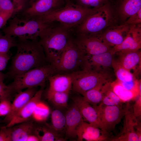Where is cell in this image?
Returning <instances> with one entry per match:
<instances>
[{"label": "cell", "mask_w": 141, "mask_h": 141, "mask_svg": "<svg viewBox=\"0 0 141 141\" xmlns=\"http://www.w3.org/2000/svg\"><path fill=\"white\" fill-rule=\"evenodd\" d=\"M48 80L49 86L47 91L69 93L72 89V81L69 73L55 74Z\"/></svg>", "instance_id": "obj_23"}, {"label": "cell", "mask_w": 141, "mask_h": 141, "mask_svg": "<svg viewBox=\"0 0 141 141\" xmlns=\"http://www.w3.org/2000/svg\"><path fill=\"white\" fill-rule=\"evenodd\" d=\"M69 74L72 79V89L82 95L90 90L111 81L112 76L109 71L94 72L81 69Z\"/></svg>", "instance_id": "obj_7"}, {"label": "cell", "mask_w": 141, "mask_h": 141, "mask_svg": "<svg viewBox=\"0 0 141 141\" xmlns=\"http://www.w3.org/2000/svg\"><path fill=\"white\" fill-rule=\"evenodd\" d=\"M141 123L138 121L137 124L136 125L135 127L136 132L138 137L139 141H141Z\"/></svg>", "instance_id": "obj_44"}, {"label": "cell", "mask_w": 141, "mask_h": 141, "mask_svg": "<svg viewBox=\"0 0 141 141\" xmlns=\"http://www.w3.org/2000/svg\"><path fill=\"white\" fill-rule=\"evenodd\" d=\"M93 107L97 113L101 129L109 134L115 129L124 116V107L122 106V104L108 106L100 103Z\"/></svg>", "instance_id": "obj_9"}, {"label": "cell", "mask_w": 141, "mask_h": 141, "mask_svg": "<svg viewBox=\"0 0 141 141\" xmlns=\"http://www.w3.org/2000/svg\"><path fill=\"white\" fill-rule=\"evenodd\" d=\"M69 29L53 24L40 36L39 41L48 63L54 66L59 59L71 38Z\"/></svg>", "instance_id": "obj_2"}, {"label": "cell", "mask_w": 141, "mask_h": 141, "mask_svg": "<svg viewBox=\"0 0 141 141\" xmlns=\"http://www.w3.org/2000/svg\"><path fill=\"white\" fill-rule=\"evenodd\" d=\"M12 141H26L36 129L32 120H29L11 127Z\"/></svg>", "instance_id": "obj_24"}, {"label": "cell", "mask_w": 141, "mask_h": 141, "mask_svg": "<svg viewBox=\"0 0 141 141\" xmlns=\"http://www.w3.org/2000/svg\"><path fill=\"white\" fill-rule=\"evenodd\" d=\"M6 75L0 72V81H3Z\"/></svg>", "instance_id": "obj_46"}, {"label": "cell", "mask_w": 141, "mask_h": 141, "mask_svg": "<svg viewBox=\"0 0 141 141\" xmlns=\"http://www.w3.org/2000/svg\"><path fill=\"white\" fill-rule=\"evenodd\" d=\"M11 103L8 100L0 101V116H5L9 112L11 108Z\"/></svg>", "instance_id": "obj_38"}, {"label": "cell", "mask_w": 141, "mask_h": 141, "mask_svg": "<svg viewBox=\"0 0 141 141\" xmlns=\"http://www.w3.org/2000/svg\"><path fill=\"white\" fill-rule=\"evenodd\" d=\"M117 80L119 81L127 82L136 78L134 75L121 65L114 58L112 64Z\"/></svg>", "instance_id": "obj_29"}, {"label": "cell", "mask_w": 141, "mask_h": 141, "mask_svg": "<svg viewBox=\"0 0 141 141\" xmlns=\"http://www.w3.org/2000/svg\"><path fill=\"white\" fill-rule=\"evenodd\" d=\"M124 119L123 129L117 136L112 138V141H139L135 127L138 121L133 114L132 105L127 103L124 107Z\"/></svg>", "instance_id": "obj_14"}, {"label": "cell", "mask_w": 141, "mask_h": 141, "mask_svg": "<svg viewBox=\"0 0 141 141\" xmlns=\"http://www.w3.org/2000/svg\"><path fill=\"white\" fill-rule=\"evenodd\" d=\"M73 100L79 109L84 121L101 129L98 115L94 108L84 100L82 97L76 96L74 97Z\"/></svg>", "instance_id": "obj_22"}, {"label": "cell", "mask_w": 141, "mask_h": 141, "mask_svg": "<svg viewBox=\"0 0 141 141\" xmlns=\"http://www.w3.org/2000/svg\"><path fill=\"white\" fill-rule=\"evenodd\" d=\"M111 85L113 91L124 102L135 99L139 93L126 89L117 79L111 81Z\"/></svg>", "instance_id": "obj_25"}, {"label": "cell", "mask_w": 141, "mask_h": 141, "mask_svg": "<svg viewBox=\"0 0 141 141\" xmlns=\"http://www.w3.org/2000/svg\"><path fill=\"white\" fill-rule=\"evenodd\" d=\"M109 134L98 127L83 121L77 130V138L78 141H104L110 140Z\"/></svg>", "instance_id": "obj_17"}, {"label": "cell", "mask_w": 141, "mask_h": 141, "mask_svg": "<svg viewBox=\"0 0 141 141\" xmlns=\"http://www.w3.org/2000/svg\"><path fill=\"white\" fill-rule=\"evenodd\" d=\"M96 9L86 8L69 1L62 7L36 17L45 23L59 22L61 25L70 29L81 24Z\"/></svg>", "instance_id": "obj_3"}, {"label": "cell", "mask_w": 141, "mask_h": 141, "mask_svg": "<svg viewBox=\"0 0 141 141\" xmlns=\"http://www.w3.org/2000/svg\"><path fill=\"white\" fill-rule=\"evenodd\" d=\"M50 113L49 108L41 102L37 105L33 115L38 120L43 121L46 119Z\"/></svg>", "instance_id": "obj_33"}, {"label": "cell", "mask_w": 141, "mask_h": 141, "mask_svg": "<svg viewBox=\"0 0 141 141\" xmlns=\"http://www.w3.org/2000/svg\"><path fill=\"white\" fill-rule=\"evenodd\" d=\"M69 93L47 91V99L55 106L59 107H66Z\"/></svg>", "instance_id": "obj_26"}, {"label": "cell", "mask_w": 141, "mask_h": 141, "mask_svg": "<svg viewBox=\"0 0 141 141\" xmlns=\"http://www.w3.org/2000/svg\"><path fill=\"white\" fill-rule=\"evenodd\" d=\"M16 12L15 6L11 0H0V12Z\"/></svg>", "instance_id": "obj_36"}, {"label": "cell", "mask_w": 141, "mask_h": 141, "mask_svg": "<svg viewBox=\"0 0 141 141\" xmlns=\"http://www.w3.org/2000/svg\"><path fill=\"white\" fill-rule=\"evenodd\" d=\"M18 92L12 103L10 110L3 120L8 123L20 109L32 98L37 91L36 87L29 88Z\"/></svg>", "instance_id": "obj_20"}, {"label": "cell", "mask_w": 141, "mask_h": 141, "mask_svg": "<svg viewBox=\"0 0 141 141\" xmlns=\"http://www.w3.org/2000/svg\"><path fill=\"white\" fill-rule=\"evenodd\" d=\"M64 0H37L26 9L24 16L36 17L46 15L64 6Z\"/></svg>", "instance_id": "obj_16"}, {"label": "cell", "mask_w": 141, "mask_h": 141, "mask_svg": "<svg viewBox=\"0 0 141 141\" xmlns=\"http://www.w3.org/2000/svg\"><path fill=\"white\" fill-rule=\"evenodd\" d=\"M0 141H12L10 127L5 126L0 128Z\"/></svg>", "instance_id": "obj_37"}, {"label": "cell", "mask_w": 141, "mask_h": 141, "mask_svg": "<svg viewBox=\"0 0 141 141\" xmlns=\"http://www.w3.org/2000/svg\"><path fill=\"white\" fill-rule=\"evenodd\" d=\"M14 14L13 12H0V29L6 24L7 21Z\"/></svg>", "instance_id": "obj_42"}, {"label": "cell", "mask_w": 141, "mask_h": 141, "mask_svg": "<svg viewBox=\"0 0 141 141\" xmlns=\"http://www.w3.org/2000/svg\"><path fill=\"white\" fill-rule=\"evenodd\" d=\"M74 40L84 55L102 54L110 51L112 48L104 44L92 35L77 33Z\"/></svg>", "instance_id": "obj_10"}, {"label": "cell", "mask_w": 141, "mask_h": 141, "mask_svg": "<svg viewBox=\"0 0 141 141\" xmlns=\"http://www.w3.org/2000/svg\"><path fill=\"white\" fill-rule=\"evenodd\" d=\"M43 132L42 136L38 137L41 141H64V139L58 133L55 131L50 125H46L39 128Z\"/></svg>", "instance_id": "obj_30"}, {"label": "cell", "mask_w": 141, "mask_h": 141, "mask_svg": "<svg viewBox=\"0 0 141 141\" xmlns=\"http://www.w3.org/2000/svg\"><path fill=\"white\" fill-rule=\"evenodd\" d=\"M16 52L12 57L8 75L11 77L32 69L49 64L39 41L19 40L16 46Z\"/></svg>", "instance_id": "obj_1"}, {"label": "cell", "mask_w": 141, "mask_h": 141, "mask_svg": "<svg viewBox=\"0 0 141 141\" xmlns=\"http://www.w3.org/2000/svg\"><path fill=\"white\" fill-rule=\"evenodd\" d=\"M76 4L88 8L97 9L108 3L109 0H76Z\"/></svg>", "instance_id": "obj_32"}, {"label": "cell", "mask_w": 141, "mask_h": 141, "mask_svg": "<svg viewBox=\"0 0 141 141\" xmlns=\"http://www.w3.org/2000/svg\"><path fill=\"white\" fill-rule=\"evenodd\" d=\"M84 55L71 37L59 59L54 66L58 73H71L81 67Z\"/></svg>", "instance_id": "obj_8"}, {"label": "cell", "mask_w": 141, "mask_h": 141, "mask_svg": "<svg viewBox=\"0 0 141 141\" xmlns=\"http://www.w3.org/2000/svg\"><path fill=\"white\" fill-rule=\"evenodd\" d=\"M39 141L38 137L35 134L31 135L28 138L26 141Z\"/></svg>", "instance_id": "obj_45"}, {"label": "cell", "mask_w": 141, "mask_h": 141, "mask_svg": "<svg viewBox=\"0 0 141 141\" xmlns=\"http://www.w3.org/2000/svg\"><path fill=\"white\" fill-rule=\"evenodd\" d=\"M125 24L129 25H135L141 24V9L130 17Z\"/></svg>", "instance_id": "obj_39"}, {"label": "cell", "mask_w": 141, "mask_h": 141, "mask_svg": "<svg viewBox=\"0 0 141 141\" xmlns=\"http://www.w3.org/2000/svg\"><path fill=\"white\" fill-rule=\"evenodd\" d=\"M130 25L124 24L110 26L99 33L94 35L103 43L113 47L121 44L126 37Z\"/></svg>", "instance_id": "obj_11"}, {"label": "cell", "mask_w": 141, "mask_h": 141, "mask_svg": "<svg viewBox=\"0 0 141 141\" xmlns=\"http://www.w3.org/2000/svg\"><path fill=\"white\" fill-rule=\"evenodd\" d=\"M102 86L93 88L84 93L82 95L84 99L93 107L98 105L104 96L101 90Z\"/></svg>", "instance_id": "obj_27"}, {"label": "cell", "mask_w": 141, "mask_h": 141, "mask_svg": "<svg viewBox=\"0 0 141 141\" xmlns=\"http://www.w3.org/2000/svg\"><path fill=\"white\" fill-rule=\"evenodd\" d=\"M65 116L64 131L66 136L70 139L77 138V128L84 120L79 109L74 103L69 108Z\"/></svg>", "instance_id": "obj_19"}, {"label": "cell", "mask_w": 141, "mask_h": 141, "mask_svg": "<svg viewBox=\"0 0 141 141\" xmlns=\"http://www.w3.org/2000/svg\"><path fill=\"white\" fill-rule=\"evenodd\" d=\"M15 38L0 33V53H8L11 48L16 46Z\"/></svg>", "instance_id": "obj_31"}, {"label": "cell", "mask_w": 141, "mask_h": 141, "mask_svg": "<svg viewBox=\"0 0 141 141\" xmlns=\"http://www.w3.org/2000/svg\"><path fill=\"white\" fill-rule=\"evenodd\" d=\"M116 24L118 25L116 20L109 2L97 9L77 27V33L96 35Z\"/></svg>", "instance_id": "obj_5"}, {"label": "cell", "mask_w": 141, "mask_h": 141, "mask_svg": "<svg viewBox=\"0 0 141 141\" xmlns=\"http://www.w3.org/2000/svg\"><path fill=\"white\" fill-rule=\"evenodd\" d=\"M118 25L125 24L131 16L141 9V0H109Z\"/></svg>", "instance_id": "obj_12"}, {"label": "cell", "mask_w": 141, "mask_h": 141, "mask_svg": "<svg viewBox=\"0 0 141 141\" xmlns=\"http://www.w3.org/2000/svg\"><path fill=\"white\" fill-rule=\"evenodd\" d=\"M13 93L10 85H6L3 81H0V101L4 100L10 101Z\"/></svg>", "instance_id": "obj_34"}, {"label": "cell", "mask_w": 141, "mask_h": 141, "mask_svg": "<svg viewBox=\"0 0 141 141\" xmlns=\"http://www.w3.org/2000/svg\"><path fill=\"white\" fill-rule=\"evenodd\" d=\"M64 1H66V2L70 1L69 0H64Z\"/></svg>", "instance_id": "obj_48"}, {"label": "cell", "mask_w": 141, "mask_h": 141, "mask_svg": "<svg viewBox=\"0 0 141 141\" xmlns=\"http://www.w3.org/2000/svg\"><path fill=\"white\" fill-rule=\"evenodd\" d=\"M51 127L55 131L59 133L65 130L66 125L65 115L58 109L53 110L51 113Z\"/></svg>", "instance_id": "obj_28"}, {"label": "cell", "mask_w": 141, "mask_h": 141, "mask_svg": "<svg viewBox=\"0 0 141 141\" xmlns=\"http://www.w3.org/2000/svg\"><path fill=\"white\" fill-rule=\"evenodd\" d=\"M43 91L42 88L37 91L32 98L20 109L5 126L11 127L30 120L33 115L37 105L41 102Z\"/></svg>", "instance_id": "obj_18"}, {"label": "cell", "mask_w": 141, "mask_h": 141, "mask_svg": "<svg viewBox=\"0 0 141 141\" xmlns=\"http://www.w3.org/2000/svg\"><path fill=\"white\" fill-rule=\"evenodd\" d=\"M116 53L119 55L116 60L123 67L130 72L140 69L141 52L140 49L133 51L119 52Z\"/></svg>", "instance_id": "obj_21"}, {"label": "cell", "mask_w": 141, "mask_h": 141, "mask_svg": "<svg viewBox=\"0 0 141 141\" xmlns=\"http://www.w3.org/2000/svg\"><path fill=\"white\" fill-rule=\"evenodd\" d=\"M57 73L55 67L49 64L32 69L16 76L9 85L14 93L19 92L29 88L39 86L43 87L50 77Z\"/></svg>", "instance_id": "obj_6"}, {"label": "cell", "mask_w": 141, "mask_h": 141, "mask_svg": "<svg viewBox=\"0 0 141 141\" xmlns=\"http://www.w3.org/2000/svg\"><path fill=\"white\" fill-rule=\"evenodd\" d=\"M141 48V24L130 25L128 34L120 44L113 47L111 51L114 54L119 52L137 51Z\"/></svg>", "instance_id": "obj_15"}, {"label": "cell", "mask_w": 141, "mask_h": 141, "mask_svg": "<svg viewBox=\"0 0 141 141\" xmlns=\"http://www.w3.org/2000/svg\"><path fill=\"white\" fill-rule=\"evenodd\" d=\"M118 81L127 90L139 93V84L140 80L139 81L136 78L129 82Z\"/></svg>", "instance_id": "obj_35"}, {"label": "cell", "mask_w": 141, "mask_h": 141, "mask_svg": "<svg viewBox=\"0 0 141 141\" xmlns=\"http://www.w3.org/2000/svg\"><path fill=\"white\" fill-rule=\"evenodd\" d=\"M53 24L44 22L37 17H15L10 20L3 31L4 34L19 40H36Z\"/></svg>", "instance_id": "obj_4"}, {"label": "cell", "mask_w": 141, "mask_h": 141, "mask_svg": "<svg viewBox=\"0 0 141 141\" xmlns=\"http://www.w3.org/2000/svg\"><path fill=\"white\" fill-rule=\"evenodd\" d=\"M14 4L16 12L22 9L24 7L26 0H11Z\"/></svg>", "instance_id": "obj_43"}, {"label": "cell", "mask_w": 141, "mask_h": 141, "mask_svg": "<svg viewBox=\"0 0 141 141\" xmlns=\"http://www.w3.org/2000/svg\"><path fill=\"white\" fill-rule=\"evenodd\" d=\"M137 97V99L132 105L133 114L137 119L138 118L140 119L141 116V93H139Z\"/></svg>", "instance_id": "obj_40"}, {"label": "cell", "mask_w": 141, "mask_h": 141, "mask_svg": "<svg viewBox=\"0 0 141 141\" xmlns=\"http://www.w3.org/2000/svg\"><path fill=\"white\" fill-rule=\"evenodd\" d=\"M37 0H29V3L30 5H31L33 3L37 1Z\"/></svg>", "instance_id": "obj_47"}, {"label": "cell", "mask_w": 141, "mask_h": 141, "mask_svg": "<svg viewBox=\"0 0 141 141\" xmlns=\"http://www.w3.org/2000/svg\"><path fill=\"white\" fill-rule=\"evenodd\" d=\"M10 56L8 53H0V72L5 68Z\"/></svg>", "instance_id": "obj_41"}, {"label": "cell", "mask_w": 141, "mask_h": 141, "mask_svg": "<svg viewBox=\"0 0 141 141\" xmlns=\"http://www.w3.org/2000/svg\"><path fill=\"white\" fill-rule=\"evenodd\" d=\"M114 55L111 50L98 55H84L81 69L94 72L109 71L112 67Z\"/></svg>", "instance_id": "obj_13"}]
</instances>
